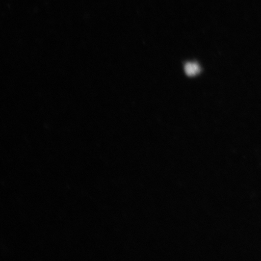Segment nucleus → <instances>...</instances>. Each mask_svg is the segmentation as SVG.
<instances>
[{"label": "nucleus", "mask_w": 261, "mask_h": 261, "mask_svg": "<svg viewBox=\"0 0 261 261\" xmlns=\"http://www.w3.org/2000/svg\"><path fill=\"white\" fill-rule=\"evenodd\" d=\"M185 70L188 76H193L200 73V67L197 63H189L185 65Z\"/></svg>", "instance_id": "nucleus-1"}]
</instances>
